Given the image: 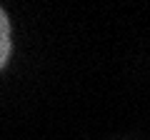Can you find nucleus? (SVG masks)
<instances>
[{
    "mask_svg": "<svg viewBox=\"0 0 150 140\" xmlns=\"http://www.w3.org/2000/svg\"><path fill=\"white\" fill-rule=\"evenodd\" d=\"M13 53V38H10V18L0 8V70L8 65Z\"/></svg>",
    "mask_w": 150,
    "mask_h": 140,
    "instance_id": "obj_1",
    "label": "nucleus"
}]
</instances>
